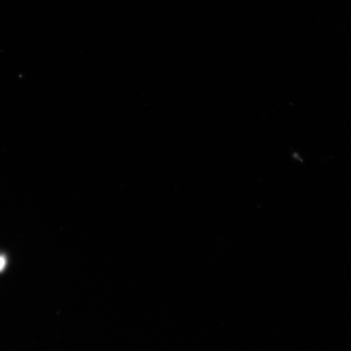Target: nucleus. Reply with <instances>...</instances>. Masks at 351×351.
<instances>
[{"label": "nucleus", "instance_id": "f257e3e1", "mask_svg": "<svg viewBox=\"0 0 351 351\" xmlns=\"http://www.w3.org/2000/svg\"><path fill=\"white\" fill-rule=\"evenodd\" d=\"M6 263V258L3 256H0V271H2L4 269H5Z\"/></svg>", "mask_w": 351, "mask_h": 351}]
</instances>
